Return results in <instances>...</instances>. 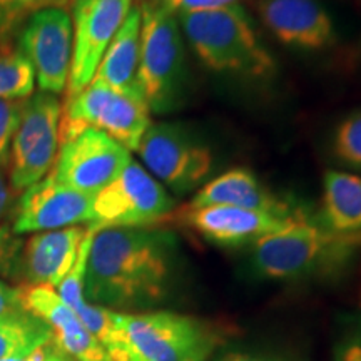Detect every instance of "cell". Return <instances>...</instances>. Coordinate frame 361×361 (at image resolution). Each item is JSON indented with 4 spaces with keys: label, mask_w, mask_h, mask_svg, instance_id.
Wrapping results in <instances>:
<instances>
[{
    "label": "cell",
    "mask_w": 361,
    "mask_h": 361,
    "mask_svg": "<svg viewBox=\"0 0 361 361\" xmlns=\"http://www.w3.org/2000/svg\"><path fill=\"white\" fill-rule=\"evenodd\" d=\"M174 264L176 239L171 233L146 228L99 229L89 251L84 298L102 308L159 305L169 293Z\"/></svg>",
    "instance_id": "6da1fadb"
},
{
    "label": "cell",
    "mask_w": 361,
    "mask_h": 361,
    "mask_svg": "<svg viewBox=\"0 0 361 361\" xmlns=\"http://www.w3.org/2000/svg\"><path fill=\"white\" fill-rule=\"evenodd\" d=\"M178 22L194 54L209 69L250 78L273 74V57L259 42L239 4L218 11L180 13Z\"/></svg>",
    "instance_id": "7a4b0ae2"
},
{
    "label": "cell",
    "mask_w": 361,
    "mask_h": 361,
    "mask_svg": "<svg viewBox=\"0 0 361 361\" xmlns=\"http://www.w3.org/2000/svg\"><path fill=\"white\" fill-rule=\"evenodd\" d=\"M141 8L139 85L149 111L166 114L179 106L186 79L183 34L178 17L159 0H144Z\"/></svg>",
    "instance_id": "3957f363"
},
{
    "label": "cell",
    "mask_w": 361,
    "mask_h": 361,
    "mask_svg": "<svg viewBox=\"0 0 361 361\" xmlns=\"http://www.w3.org/2000/svg\"><path fill=\"white\" fill-rule=\"evenodd\" d=\"M114 319L146 361H209L221 340L209 323L173 311H114Z\"/></svg>",
    "instance_id": "277c9868"
},
{
    "label": "cell",
    "mask_w": 361,
    "mask_h": 361,
    "mask_svg": "<svg viewBox=\"0 0 361 361\" xmlns=\"http://www.w3.org/2000/svg\"><path fill=\"white\" fill-rule=\"evenodd\" d=\"M149 114L151 111L141 99L124 96L92 79L79 94L66 101L59 135L62 142L82 129L92 128L107 134L128 151H135L151 126Z\"/></svg>",
    "instance_id": "5b68a950"
},
{
    "label": "cell",
    "mask_w": 361,
    "mask_h": 361,
    "mask_svg": "<svg viewBox=\"0 0 361 361\" xmlns=\"http://www.w3.org/2000/svg\"><path fill=\"white\" fill-rule=\"evenodd\" d=\"M300 219L283 231L268 234L252 245V263L261 276L298 279L343 255V238Z\"/></svg>",
    "instance_id": "8992f818"
},
{
    "label": "cell",
    "mask_w": 361,
    "mask_h": 361,
    "mask_svg": "<svg viewBox=\"0 0 361 361\" xmlns=\"http://www.w3.org/2000/svg\"><path fill=\"white\" fill-rule=\"evenodd\" d=\"M62 104L57 96L35 92L24 101L11 147V186L25 191L51 173L61 147Z\"/></svg>",
    "instance_id": "52a82bcc"
},
{
    "label": "cell",
    "mask_w": 361,
    "mask_h": 361,
    "mask_svg": "<svg viewBox=\"0 0 361 361\" xmlns=\"http://www.w3.org/2000/svg\"><path fill=\"white\" fill-rule=\"evenodd\" d=\"M174 200L161 183L137 162L130 161L123 173L94 196V228H146L164 219Z\"/></svg>",
    "instance_id": "ba28073f"
},
{
    "label": "cell",
    "mask_w": 361,
    "mask_h": 361,
    "mask_svg": "<svg viewBox=\"0 0 361 361\" xmlns=\"http://www.w3.org/2000/svg\"><path fill=\"white\" fill-rule=\"evenodd\" d=\"M135 151L149 173L176 194L191 192L213 169L209 149L176 124H151Z\"/></svg>",
    "instance_id": "9c48e42d"
},
{
    "label": "cell",
    "mask_w": 361,
    "mask_h": 361,
    "mask_svg": "<svg viewBox=\"0 0 361 361\" xmlns=\"http://www.w3.org/2000/svg\"><path fill=\"white\" fill-rule=\"evenodd\" d=\"M133 161L130 151L101 130L87 128L61 142L51 174L57 183L96 196Z\"/></svg>",
    "instance_id": "30bf717a"
},
{
    "label": "cell",
    "mask_w": 361,
    "mask_h": 361,
    "mask_svg": "<svg viewBox=\"0 0 361 361\" xmlns=\"http://www.w3.org/2000/svg\"><path fill=\"white\" fill-rule=\"evenodd\" d=\"M71 8L74 47L67 99L94 79L104 52L133 8V0H72Z\"/></svg>",
    "instance_id": "8fae6325"
},
{
    "label": "cell",
    "mask_w": 361,
    "mask_h": 361,
    "mask_svg": "<svg viewBox=\"0 0 361 361\" xmlns=\"http://www.w3.org/2000/svg\"><path fill=\"white\" fill-rule=\"evenodd\" d=\"M74 30L66 8H42L25 19L19 49L34 67L42 92L57 96L69 84Z\"/></svg>",
    "instance_id": "7c38bea8"
},
{
    "label": "cell",
    "mask_w": 361,
    "mask_h": 361,
    "mask_svg": "<svg viewBox=\"0 0 361 361\" xmlns=\"http://www.w3.org/2000/svg\"><path fill=\"white\" fill-rule=\"evenodd\" d=\"M94 196L62 186L49 173L27 188L17 204L13 234L44 233L92 223Z\"/></svg>",
    "instance_id": "4fadbf2b"
},
{
    "label": "cell",
    "mask_w": 361,
    "mask_h": 361,
    "mask_svg": "<svg viewBox=\"0 0 361 361\" xmlns=\"http://www.w3.org/2000/svg\"><path fill=\"white\" fill-rule=\"evenodd\" d=\"M19 291L27 313L51 326V343L62 355L75 361H112L102 343L89 333L75 311L62 301L52 286L22 284Z\"/></svg>",
    "instance_id": "5bb4252c"
},
{
    "label": "cell",
    "mask_w": 361,
    "mask_h": 361,
    "mask_svg": "<svg viewBox=\"0 0 361 361\" xmlns=\"http://www.w3.org/2000/svg\"><path fill=\"white\" fill-rule=\"evenodd\" d=\"M303 218H281L263 211L243 209L234 206L186 207L183 221L200 236L213 245L236 247L255 245L268 234L283 231Z\"/></svg>",
    "instance_id": "9a60e30c"
},
{
    "label": "cell",
    "mask_w": 361,
    "mask_h": 361,
    "mask_svg": "<svg viewBox=\"0 0 361 361\" xmlns=\"http://www.w3.org/2000/svg\"><path fill=\"white\" fill-rule=\"evenodd\" d=\"M256 11L269 32L286 45L318 51L336 40L331 17L318 0H258Z\"/></svg>",
    "instance_id": "2e32d148"
},
{
    "label": "cell",
    "mask_w": 361,
    "mask_h": 361,
    "mask_svg": "<svg viewBox=\"0 0 361 361\" xmlns=\"http://www.w3.org/2000/svg\"><path fill=\"white\" fill-rule=\"evenodd\" d=\"M85 231L87 228L71 226L34 234L22 252V273L27 284L59 286L75 263Z\"/></svg>",
    "instance_id": "e0dca14e"
},
{
    "label": "cell",
    "mask_w": 361,
    "mask_h": 361,
    "mask_svg": "<svg viewBox=\"0 0 361 361\" xmlns=\"http://www.w3.org/2000/svg\"><path fill=\"white\" fill-rule=\"evenodd\" d=\"M204 206H234L281 218H303L300 211H295L286 201L266 189L247 169H231L204 184L189 207Z\"/></svg>",
    "instance_id": "ac0fdd59"
},
{
    "label": "cell",
    "mask_w": 361,
    "mask_h": 361,
    "mask_svg": "<svg viewBox=\"0 0 361 361\" xmlns=\"http://www.w3.org/2000/svg\"><path fill=\"white\" fill-rule=\"evenodd\" d=\"M139 56H141V8L133 7L124 24L111 40L107 51L104 52L94 79L101 80L124 96L144 101L139 85Z\"/></svg>",
    "instance_id": "d6986e66"
},
{
    "label": "cell",
    "mask_w": 361,
    "mask_h": 361,
    "mask_svg": "<svg viewBox=\"0 0 361 361\" xmlns=\"http://www.w3.org/2000/svg\"><path fill=\"white\" fill-rule=\"evenodd\" d=\"M323 226L336 234L361 231V178L341 171L324 174Z\"/></svg>",
    "instance_id": "ffe728a7"
},
{
    "label": "cell",
    "mask_w": 361,
    "mask_h": 361,
    "mask_svg": "<svg viewBox=\"0 0 361 361\" xmlns=\"http://www.w3.org/2000/svg\"><path fill=\"white\" fill-rule=\"evenodd\" d=\"M52 329L30 313L0 319V361L11 356L30 355L51 343Z\"/></svg>",
    "instance_id": "44dd1931"
},
{
    "label": "cell",
    "mask_w": 361,
    "mask_h": 361,
    "mask_svg": "<svg viewBox=\"0 0 361 361\" xmlns=\"http://www.w3.org/2000/svg\"><path fill=\"white\" fill-rule=\"evenodd\" d=\"M35 72L20 49L0 47V99L24 101L34 94Z\"/></svg>",
    "instance_id": "7402d4cb"
},
{
    "label": "cell",
    "mask_w": 361,
    "mask_h": 361,
    "mask_svg": "<svg viewBox=\"0 0 361 361\" xmlns=\"http://www.w3.org/2000/svg\"><path fill=\"white\" fill-rule=\"evenodd\" d=\"M333 152L343 164L361 171V109L351 112L336 128Z\"/></svg>",
    "instance_id": "603a6c76"
},
{
    "label": "cell",
    "mask_w": 361,
    "mask_h": 361,
    "mask_svg": "<svg viewBox=\"0 0 361 361\" xmlns=\"http://www.w3.org/2000/svg\"><path fill=\"white\" fill-rule=\"evenodd\" d=\"M24 101L0 99V166H6L11 159L12 139L20 123Z\"/></svg>",
    "instance_id": "cb8c5ba5"
},
{
    "label": "cell",
    "mask_w": 361,
    "mask_h": 361,
    "mask_svg": "<svg viewBox=\"0 0 361 361\" xmlns=\"http://www.w3.org/2000/svg\"><path fill=\"white\" fill-rule=\"evenodd\" d=\"M45 2L47 0H0V40L20 20L45 8Z\"/></svg>",
    "instance_id": "d4e9b609"
},
{
    "label": "cell",
    "mask_w": 361,
    "mask_h": 361,
    "mask_svg": "<svg viewBox=\"0 0 361 361\" xmlns=\"http://www.w3.org/2000/svg\"><path fill=\"white\" fill-rule=\"evenodd\" d=\"M166 11L173 16L189 12H206V11H218L229 6H236L239 0H159Z\"/></svg>",
    "instance_id": "484cf974"
},
{
    "label": "cell",
    "mask_w": 361,
    "mask_h": 361,
    "mask_svg": "<svg viewBox=\"0 0 361 361\" xmlns=\"http://www.w3.org/2000/svg\"><path fill=\"white\" fill-rule=\"evenodd\" d=\"M24 314H27V311L22 305L19 288H12L0 281V319L16 318V316Z\"/></svg>",
    "instance_id": "4316f807"
},
{
    "label": "cell",
    "mask_w": 361,
    "mask_h": 361,
    "mask_svg": "<svg viewBox=\"0 0 361 361\" xmlns=\"http://www.w3.org/2000/svg\"><path fill=\"white\" fill-rule=\"evenodd\" d=\"M333 361H361V328L351 329L341 338Z\"/></svg>",
    "instance_id": "83f0119b"
},
{
    "label": "cell",
    "mask_w": 361,
    "mask_h": 361,
    "mask_svg": "<svg viewBox=\"0 0 361 361\" xmlns=\"http://www.w3.org/2000/svg\"><path fill=\"white\" fill-rule=\"evenodd\" d=\"M19 241L13 238L8 228H0V268L11 263L12 256L17 252Z\"/></svg>",
    "instance_id": "f1b7e54d"
},
{
    "label": "cell",
    "mask_w": 361,
    "mask_h": 361,
    "mask_svg": "<svg viewBox=\"0 0 361 361\" xmlns=\"http://www.w3.org/2000/svg\"><path fill=\"white\" fill-rule=\"evenodd\" d=\"M13 189L11 186V180H7L6 174L0 173V221L6 218L12 206Z\"/></svg>",
    "instance_id": "f546056e"
},
{
    "label": "cell",
    "mask_w": 361,
    "mask_h": 361,
    "mask_svg": "<svg viewBox=\"0 0 361 361\" xmlns=\"http://www.w3.org/2000/svg\"><path fill=\"white\" fill-rule=\"evenodd\" d=\"M219 361H273L269 358H264L261 355L247 353V351H229V353L223 355Z\"/></svg>",
    "instance_id": "4dcf8cb0"
},
{
    "label": "cell",
    "mask_w": 361,
    "mask_h": 361,
    "mask_svg": "<svg viewBox=\"0 0 361 361\" xmlns=\"http://www.w3.org/2000/svg\"><path fill=\"white\" fill-rule=\"evenodd\" d=\"M47 345L40 346V348H37L35 351H32L30 355H19V356H11V358L7 360H2V361H42L45 353H47Z\"/></svg>",
    "instance_id": "1f68e13d"
},
{
    "label": "cell",
    "mask_w": 361,
    "mask_h": 361,
    "mask_svg": "<svg viewBox=\"0 0 361 361\" xmlns=\"http://www.w3.org/2000/svg\"><path fill=\"white\" fill-rule=\"evenodd\" d=\"M42 361H72V360H71V358H67L66 355H62L61 351L54 348L52 343H49V346H47V353H45V356H44V360H42Z\"/></svg>",
    "instance_id": "d6a6232c"
},
{
    "label": "cell",
    "mask_w": 361,
    "mask_h": 361,
    "mask_svg": "<svg viewBox=\"0 0 361 361\" xmlns=\"http://www.w3.org/2000/svg\"><path fill=\"white\" fill-rule=\"evenodd\" d=\"M72 0H47L45 2V8H66Z\"/></svg>",
    "instance_id": "836d02e7"
}]
</instances>
